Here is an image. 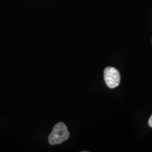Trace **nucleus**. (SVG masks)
<instances>
[{"instance_id": "f257e3e1", "label": "nucleus", "mask_w": 152, "mask_h": 152, "mask_svg": "<svg viewBox=\"0 0 152 152\" xmlns=\"http://www.w3.org/2000/svg\"><path fill=\"white\" fill-rule=\"evenodd\" d=\"M70 133L64 123H58L53 128L49 135V142L52 145L61 144L69 138Z\"/></svg>"}, {"instance_id": "f03ea898", "label": "nucleus", "mask_w": 152, "mask_h": 152, "mask_svg": "<svg viewBox=\"0 0 152 152\" xmlns=\"http://www.w3.org/2000/svg\"><path fill=\"white\" fill-rule=\"evenodd\" d=\"M104 77L106 85L111 89L118 86L121 82V75L119 71L113 67L106 68L104 69Z\"/></svg>"}, {"instance_id": "7ed1b4c3", "label": "nucleus", "mask_w": 152, "mask_h": 152, "mask_svg": "<svg viewBox=\"0 0 152 152\" xmlns=\"http://www.w3.org/2000/svg\"><path fill=\"white\" fill-rule=\"evenodd\" d=\"M149 125L151 128H152V115L150 117V118L149 119Z\"/></svg>"}]
</instances>
